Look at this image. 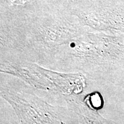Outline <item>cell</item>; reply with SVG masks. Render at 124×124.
Returning <instances> with one entry per match:
<instances>
[{
  "instance_id": "obj_1",
  "label": "cell",
  "mask_w": 124,
  "mask_h": 124,
  "mask_svg": "<svg viewBox=\"0 0 124 124\" xmlns=\"http://www.w3.org/2000/svg\"><path fill=\"white\" fill-rule=\"evenodd\" d=\"M1 89V95L13 106L21 123H74L69 109L51 106L30 91H16L2 85Z\"/></svg>"
}]
</instances>
